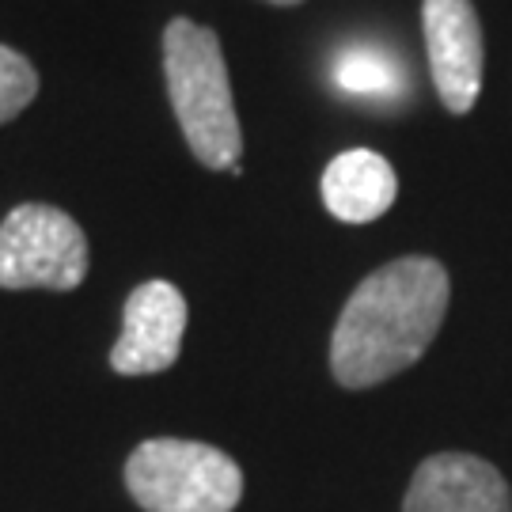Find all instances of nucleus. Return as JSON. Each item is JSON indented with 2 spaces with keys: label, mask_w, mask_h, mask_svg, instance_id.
<instances>
[{
  "label": "nucleus",
  "mask_w": 512,
  "mask_h": 512,
  "mask_svg": "<svg viewBox=\"0 0 512 512\" xmlns=\"http://www.w3.org/2000/svg\"><path fill=\"white\" fill-rule=\"evenodd\" d=\"M452 281L429 255H406L368 274L334 323L330 372L349 391H365L406 372L433 346Z\"/></svg>",
  "instance_id": "1"
},
{
  "label": "nucleus",
  "mask_w": 512,
  "mask_h": 512,
  "mask_svg": "<svg viewBox=\"0 0 512 512\" xmlns=\"http://www.w3.org/2000/svg\"><path fill=\"white\" fill-rule=\"evenodd\" d=\"M266 4H277V8H293V4H300V0H266Z\"/></svg>",
  "instance_id": "11"
},
{
  "label": "nucleus",
  "mask_w": 512,
  "mask_h": 512,
  "mask_svg": "<svg viewBox=\"0 0 512 512\" xmlns=\"http://www.w3.org/2000/svg\"><path fill=\"white\" fill-rule=\"evenodd\" d=\"M164 80L171 110L198 164L213 171L236 167L243 156V129L217 31L186 16L171 19L164 31Z\"/></svg>",
  "instance_id": "2"
},
{
  "label": "nucleus",
  "mask_w": 512,
  "mask_h": 512,
  "mask_svg": "<svg viewBox=\"0 0 512 512\" xmlns=\"http://www.w3.org/2000/svg\"><path fill=\"white\" fill-rule=\"evenodd\" d=\"M31 99H38V69L19 50L0 42V126L23 114Z\"/></svg>",
  "instance_id": "10"
},
{
  "label": "nucleus",
  "mask_w": 512,
  "mask_h": 512,
  "mask_svg": "<svg viewBox=\"0 0 512 512\" xmlns=\"http://www.w3.org/2000/svg\"><path fill=\"white\" fill-rule=\"evenodd\" d=\"M421 31H425V54L433 69L440 103L452 114L475 110L482 92V23L471 0H425L421 4Z\"/></svg>",
  "instance_id": "6"
},
{
  "label": "nucleus",
  "mask_w": 512,
  "mask_h": 512,
  "mask_svg": "<svg viewBox=\"0 0 512 512\" xmlns=\"http://www.w3.org/2000/svg\"><path fill=\"white\" fill-rule=\"evenodd\" d=\"M186 296L164 281L152 277L129 293L122 308V334L110 346V368L118 376H156L179 361L186 334Z\"/></svg>",
  "instance_id": "5"
},
{
  "label": "nucleus",
  "mask_w": 512,
  "mask_h": 512,
  "mask_svg": "<svg viewBox=\"0 0 512 512\" xmlns=\"http://www.w3.org/2000/svg\"><path fill=\"white\" fill-rule=\"evenodd\" d=\"M399 198L395 167L372 148H349L323 171V205L342 224H368L384 217Z\"/></svg>",
  "instance_id": "8"
},
{
  "label": "nucleus",
  "mask_w": 512,
  "mask_h": 512,
  "mask_svg": "<svg viewBox=\"0 0 512 512\" xmlns=\"http://www.w3.org/2000/svg\"><path fill=\"white\" fill-rule=\"evenodd\" d=\"M88 236L65 209L23 202L0 220V289L73 293L88 277Z\"/></svg>",
  "instance_id": "4"
},
{
  "label": "nucleus",
  "mask_w": 512,
  "mask_h": 512,
  "mask_svg": "<svg viewBox=\"0 0 512 512\" xmlns=\"http://www.w3.org/2000/svg\"><path fill=\"white\" fill-rule=\"evenodd\" d=\"M403 512H512V494L494 463L440 452L414 471Z\"/></svg>",
  "instance_id": "7"
},
{
  "label": "nucleus",
  "mask_w": 512,
  "mask_h": 512,
  "mask_svg": "<svg viewBox=\"0 0 512 512\" xmlns=\"http://www.w3.org/2000/svg\"><path fill=\"white\" fill-rule=\"evenodd\" d=\"M126 486L145 512H232L243 497V471L213 444L152 437L129 452Z\"/></svg>",
  "instance_id": "3"
},
{
  "label": "nucleus",
  "mask_w": 512,
  "mask_h": 512,
  "mask_svg": "<svg viewBox=\"0 0 512 512\" xmlns=\"http://www.w3.org/2000/svg\"><path fill=\"white\" fill-rule=\"evenodd\" d=\"M334 84L349 95H372V99H399L406 88V73L384 46H346L334 61Z\"/></svg>",
  "instance_id": "9"
}]
</instances>
